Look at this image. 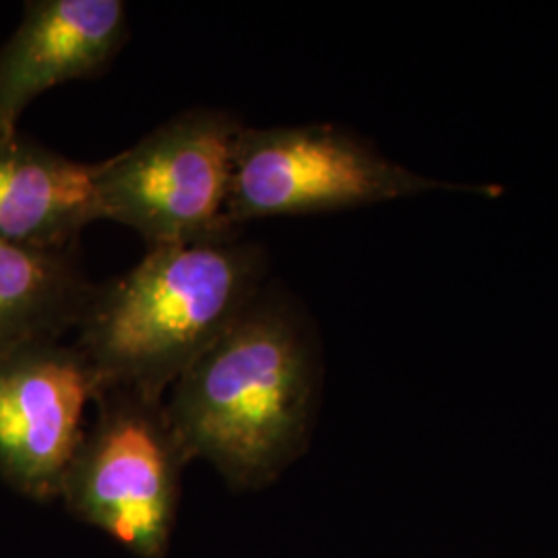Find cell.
Segmentation results:
<instances>
[{"instance_id":"cell-6","label":"cell","mask_w":558,"mask_h":558,"mask_svg":"<svg viewBox=\"0 0 558 558\" xmlns=\"http://www.w3.org/2000/svg\"><path fill=\"white\" fill-rule=\"evenodd\" d=\"M100 393V377L75 341L0 359V480L27 499L60 500L87 430L85 412Z\"/></svg>"},{"instance_id":"cell-1","label":"cell","mask_w":558,"mask_h":558,"mask_svg":"<svg viewBox=\"0 0 558 558\" xmlns=\"http://www.w3.org/2000/svg\"><path fill=\"white\" fill-rule=\"evenodd\" d=\"M319 383L313 320L267 283L170 387L163 412L189 461L234 490H260L306 449Z\"/></svg>"},{"instance_id":"cell-3","label":"cell","mask_w":558,"mask_h":558,"mask_svg":"<svg viewBox=\"0 0 558 558\" xmlns=\"http://www.w3.org/2000/svg\"><path fill=\"white\" fill-rule=\"evenodd\" d=\"M242 129L226 110L193 108L96 161L100 220L135 230L149 248L236 239L230 186Z\"/></svg>"},{"instance_id":"cell-8","label":"cell","mask_w":558,"mask_h":558,"mask_svg":"<svg viewBox=\"0 0 558 558\" xmlns=\"http://www.w3.org/2000/svg\"><path fill=\"white\" fill-rule=\"evenodd\" d=\"M96 163L71 160L23 133L0 137V240L71 248L100 221Z\"/></svg>"},{"instance_id":"cell-5","label":"cell","mask_w":558,"mask_h":558,"mask_svg":"<svg viewBox=\"0 0 558 558\" xmlns=\"http://www.w3.org/2000/svg\"><path fill=\"white\" fill-rule=\"evenodd\" d=\"M186 463L163 401L106 389L60 500L133 557L163 558L177 530Z\"/></svg>"},{"instance_id":"cell-2","label":"cell","mask_w":558,"mask_h":558,"mask_svg":"<svg viewBox=\"0 0 558 558\" xmlns=\"http://www.w3.org/2000/svg\"><path fill=\"white\" fill-rule=\"evenodd\" d=\"M267 255L240 236L154 246L126 274L98 286L75 345L101 391L163 401L180 375L267 286Z\"/></svg>"},{"instance_id":"cell-4","label":"cell","mask_w":558,"mask_h":558,"mask_svg":"<svg viewBox=\"0 0 558 558\" xmlns=\"http://www.w3.org/2000/svg\"><path fill=\"white\" fill-rule=\"evenodd\" d=\"M435 191L495 197L502 189L422 177L336 124H244L234 147L230 220L240 230L260 218L345 211Z\"/></svg>"},{"instance_id":"cell-7","label":"cell","mask_w":558,"mask_h":558,"mask_svg":"<svg viewBox=\"0 0 558 558\" xmlns=\"http://www.w3.org/2000/svg\"><path fill=\"white\" fill-rule=\"evenodd\" d=\"M129 40L120 0H34L0 46V137L20 133L29 104L69 81L101 75Z\"/></svg>"},{"instance_id":"cell-9","label":"cell","mask_w":558,"mask_h":558,"mask_svg":"<svg viewBox=\"0 0 558 558\" xmlns=\"http://www.w3.org/2000/svg\"><path fill=\"white\" fill-rule=\"evenodd\" d=\"M96 288L77 246L36 248L0 240V359L77 331Z\"/></svg>"}]
</instances>
